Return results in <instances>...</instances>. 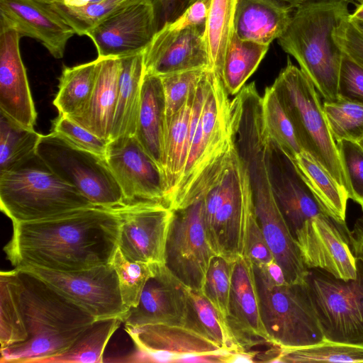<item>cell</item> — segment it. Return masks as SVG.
Masks as SVG:
<instances>
[{
	"mask_svg": "<svg viewBox=\"0 0 363 363\" xmlns=\"http://www.w3.org/2000/svg\"><path fill=\"white\" fill-rule=\"evenodd\" d=\"M36 153L56 175L93 205L111 209L125 205L105 157L80 149L52 132L42 135Z\"/></svg>",
	"mask_w": 363,
	"mask_h": 363,
	"instance_id": "obj_9",
	"label": "cell"
},
{
	"mask_svg": "<svg viewBox=\"0 0 363 363\" xmlns=\"http://www.w3.org/2000/svg\"><path fill=\"white\" fill-rule=\"evenodd\" d=\"M363 0H351L352 4H355V2H357L358 4L361 3Z\"/></svg>",
	"mask_w": 363,
	"mask_h": 363,
	"instance_id": "obj_58",
	"label": "cell"
},
{
	"mask_svg": "<svg viewBox=\"0 0 363 363\" xmlns=\"http://www.w3.org/2000/svg\"><path fill=\"white\" fill-rule=\"evenodd\" d=\"M349 18L353 21L363 22V1L358 4L352 13L349 14Z\"/></svg>",
	"mask_w": 363,
	"mask_h": 363,
	"instance_id": "obj_53",
	"label": "cell"
},
{
	"mask_svg": "<svg viewBox=\"0 0 363 363\" xmlns=\"http://www.w3.org/2000/svg\"><path fill=\"white\" fill-rule=\"evenodd\" d=\"M0 203L12 223L43 220L96 206L56 175L38 155L14 170L0 173Z\"/></svg>",
	"mask_w": 363,
	"mask_h": 363,
	"instance_id": "obj_6",
	"label": "cell"
},
{
	"mask_svg": "<svg viewBox=\"0 0 363 363\" xmlns=\"http://www.w3.org/2000/svg\"><path fill=\"white\" fill-rule=\"evenodd\" d=\"M255 213L275 261L289 284L305 283L308 269L274 195L253 199Z\"/></svg>",
	"mask_w": 363,
	"mask_h": 363,
	"instance_id": "obj_24",
	"label": "cell"
},
{
	"mask_svg": "<svg viewBox=\"0 0 363 363\" xmlns=\"http://www.w3.org/2000/svg\"><path fill=\"white\" fill-rule=\"evenodd\" d=\"M350 231L346 222L323 213L306 220L294 238L308 269H322L347 281L357 274Z\"/></svg>",
	"mask_w": 363,
	"mask_h": 363,
	"instance_id": "obj_13",
	"label": "cell"
},
{
	"mask_svg": "<svg viewBox=\"0 0 363 363\" xmlns=\"http://www.w3.org/2000/svg\"><path fill=\"white\" fill-rule=\"evenodd\" d=\"M206 26L188 25L179 19L157 30L143 52L145 72L156 76L209 69Z\"/></svg>",
	"mask_w": 363,
	"mask_h": 363,
	"instance_id": "obj_17",
	"label": "cell"
},
{
	"mask_svg": "<svg viewBox=\"0 0 363 363\" xmlns=\"http://www.w3.org/2000/svg\"><path fill=\"white\" fill-rule=\"evenodd\" d=\"M0 17L21 37L40 42L56 59L62 58L73 29L54 11L36 0H0Z\"/></svg>",
	"mask_w": 363,
	"mask_h": 363,
	"instance_id": "obj_23",
	"label": "cell"
},
{
	"mask_svg": "<svg viewBox=\"0 0 363 363\" xmlns=\"http://www.w3.org/2000/svg\"><path fill=\"white\" fill-rule=\"evenodd\" d=\"M51 132L80 149L106 157L109 142L97 137L65 115L59 114L53 120Z\"/></svg>",
	"mask_w": 363,
	"mask_h": 363,
	"instance_id": "obj_46",
	"label": "cell"
},
{
	"mask_svg": "<svg viewBox=\"0 0 363 363\" xmlns=\"http://www.w3.org/2000/svg\"><path fill=\"white\" fill-rule=\"evenodd\" d=\"M111 264L117 274L124 306L128 310L137 306L146 282L155 273L159 264L128 260L119 248Z\"/></svg>",
	"mask_w": 363,
	"mask_h": 363,
	"instance_id": "obj_41",
	"label": "cell"
},
{
	"mask_svg": "<svg viewBox=\"0 0 363 363\" xmlns=\"http://www.w3.org/2000/svg\"><path fill=\"white\" fill-rule=\"evenodd\" d=\"M120 230L116 208H82L43 220L13 223L4 251L14 267L82 271L111 263Z\"/></svg>",
	"mask_w": 363,
	"mask_h": 363,
	"instance_id": "obj_1",
	"label": "cell"
},
{
	"mask_svg": "<svg viewBox=\"0 0 363 363\" xmlns=\"http://www.w3.org/2000/svg\"><path fill=\"white\" fill-rule=\"evenodd\" d=\"M18 32L0 17V111L34 129L37 113L19 49Z\"/></svg>",
	"mask_w": 363,
	"mask_h": 363,
	"instance_id": "obj_20",
	"label": "cell"
},
{
	"mask_svg": "<svg viewBox=\"0 0 363 363\" xmlns=\"http://www.w3.org/2000/svg\"><path fill=\"white\" fill-rule=\"evenodd\" d=\"M101 0H61L58 2L53 3H60L67 6H82L86 5L94 2H97Z\"/></svg>",
	"mask_w": 363,
	"mask_h": 363,
	"instance_id": "obj_54",
	"label": "cell"
},
{
	"mask_svg": "<svg viewBox=\"0 0 363 363\" xmlns=\"http://www.w3.org/2000/svg\"><path fill=\"white\" fill-rule=\"evenodd\" d=\"M28 338L20 296L17 269L0 273L1 350L23 342Z\"/></svg>",
	"mask_w": 363,
	"mask_h": 363,
	"instance_id": "obj_32",
	"label": "cell"
},
{
	"mask_svg": "<svg viewBox=\"0 0 363 363\" xmlns=\"http://www.w3.org/2000/svg\"><path fill=\"white\" fill-rule=\"evenodd\" d=\"M190 289L164 264H157L147 280L137 306L128 310L125 327L164 324L185 325Z\"/></svg>",
	"mask_w": 363,
	"mask_h": 363,
	"instance_id": "obj_21",
	"label": "cell"
},
{
	"mask_svg": "<svg viewBox=\"0 0 363 363\" xmlns=\"http://www.w3.org/2000/svg\"><path fill=\"white\" fill-rule=\"evenodd\" d=\"M226 322L241 352L271 344L261 314L254 265L248 257L234 262Z\"/></svg>",
	"mask_w": 363,
	"mask_h": 363,
	"instance_id": "obj_19",
	"label": "cell"
},
{
	"mask_svg": "<svg viewBox=\"0 0 363 363\" xmlns=\"http://www.w3.org/2000/svg\"><path fill=\"white\" fill-rule=\"evenodd\" d=\"M356 264L353 279L308 269L306 282L325 340L363 347V264Z\"/></svg>",
	"mask_w": 363,
	"mask_h": 363,
	"instance_id": "obj_10",
	"label": "cell"
},
{
	"mask_svg": "<svg viewBox=\"0 0 363 363\" xmlns=\"http://www.w3.org/2000/svg\"><path fill=\"white\" fill-rule=\"evenodd\" d=\"M234 262L215 256L210 264L202 294L226 318Z\"/></svg>",
	"mask_w": 363,
	"mask_h": 363,
	"instance_id": "obj_44",
	"label": "cell"
},
{
	"mask_svg": "<svg viewBox=\"0 0 363 363\" xmlns=\"http://www.w3.org/2000/svg\"><path fill=\"white\" fill-rule=\"evenodd\" d=\"M135 350L125 362H181L201 355L230 353L203 335L184 325L152 324L125 327Z\"/></svg>",
	"mask_w": 363,
	"mask_h": 363,
	"instance_id": "obj_18",
	"label": "cell"
},
{
	"mask_svg": "<svg viewBox=\"0 0 363 363\" xmlns=\"http://www.w3.org/2000/svg\"><path fill=\"white\" fill-rule=\"evenodd\" d=\"M351 20V19H350ZM352 21V20H351ZM359 30L363 33V22L362 21H353Z\"/></svg>",
	"mask_w": 363,
	"mask_h": 363,
	"instance_id": "obj_56",
	"label": "cell"
},
{
	"mask_svg": "<svg viewBox=\"0 0 363 363\" xmlns=\"http://www.w3.org/2000/svg\"><path fill=\"white\" fill-rule=\"evenodd\" d=\"M14 268L26 270L41 279L95 320L118 318L123 323L128 315L111 263L76 272L35 267Z\"/></svg>",
	"mask_w": 363,
	"mask_h": 363,
	"instance_id": "obj_11",
	"label": "cell"
},
{
	"mask_svg": "<svg viewBox=\"0 0 363 363\" xmlns=\"http://www.w3.org/2000/svg\"><path fill=\"white\" fill-rule=\"evenodd\" d=\"M121 323L118 318L95 320L67 350L39 363L104 362L105 348Z\"/></svg>",
	"mask_w": 363,
	"mask_h": 363,
	"instance_id": "obj_33",
	"label": "cell"
},
{
	"mask_svg": "<svg viewBox=\"0 0 363 363\" xmlns=\"http://www.w3.org/2000/svg\"><path fill=\"white\" fill-rule=\"evenodd\" d=\"M157 32L150 0H130L90 30L98 57L121 58L143 52Z\"/></svg>",
	"mask_w": 363,
	"mask_h": 363,
	"instance_id": "obj_15",
	"label": "cell"
},
{
	"mask_svg": "<svg viewBox=\"0 0 363 363\" xmlns=\"http://www.w3.org/2000/svg\"><path fill=\"white\" fill-rule=\"evenodd\" d=\"M254 270L262 318L272 345L293 349L324 342L306 282L275 284L255 265Z\"/></svg>",
	"mask_w": 363,
	"mask_h": 363,
	"instance_id": "obj_8",
	"label": "cell"
},
{
	"mask_svg": "<svg viewBox=\"0 0 363 363\" xmlns=\"http://www.w3.org/2000/svg\"><path fill=\"white\" fill-rule=\"evenodd\" d=\"M245 255L257 267L264 266L275 260L264 237L255 213L252 217L248 229Z\"/></svg>",
	"mask_w": 363,
	"mask_h": 363,
	"instance_id": "obj_49",
	"label": "cell"
},
{
	"mask_svg": "<svg viewBox=\"0 0 363 363\" xmlns=\"http://www.w3.org/2000/svg\"><path fill=\"white\" fill-rule=\"evenodd\" d=\"M336 146L348 199L363 209V147L349 140H340Z\"/></svg>",
	"mask_w": 363,
	"mask_h": 363,
	"instance_id": "obj_45",
	"label": "cell"
},
{
	"mask_svg": "<svg viewBox=\"0 0 363 363\" xmlns=\"http://www.w3.org/2000/svg\"><path fill=\"white\" fill-rule=\"evenodd\" d=\"M281 1L290 4L294 8H296L298 6L302 4L305 2L310 1H315V0H281ZM344 1H347L350 3H352L351 0H344Z\"/></svg>",
	"mask_w": 363,
	"mask_h": 363,
	"instance_id": "obj_55",
	"label": "cell"
},
{
	"mask_svg": "<svg viewBox=\"0 0 363 363\" xmlns=\"http://www.w3.org/2000/svg\"><path fill=\"white\" fill-rule=\"evenodd\" d=\"M119 59L121 70L111 140L121 136L135 135L145 74L143 52Z\"/></svg>",
	"mask_w": 363,
	"mask_h": 363,
	"instance_id": "obj_28",
	"label": "cell"
},
{
	"mask_svg": "<svg viewBox=\"0 0 363 363\" xmlns=\"http://www.w3.org/2000/svg\"><path fill=\"white\" fill-rule=\"evenodd\" d=\"M359 143L361 144V145L363 147V138H362V139Z\"/></svg>",
	"mask_w": 363,
	"mask_h": 363,
	"instance_id": "obj_59",
	"label": "cell"
},
{
	"mask_svg": "<svg viewBox=\"0 0 363 363\" xmlns=\"http://www.w3.org/2000/svg\"><path fill=\"white\" fill-rule=\"evenodd\" d=\"M277 362H363V347L325 340L293 349H280Z\"/></svg>",
	"mask_w": 363,
	"mask_h": 363,
	"instance_id": "obj_39",
	"label": "cell"
},
{
	"mask_svg": "<svg viewBox=\"0 0 363 363\" xmlns=\"http://www.w3.org/2000/svg\"><path fill=\"white\" fill-rule=\"evenodd\" d=\"M292 161L324 211L345 223L348 199L346 191L309 153L302 151Z\"/></svg>",
	"mask_w": 363,
	"mask_h": 363,
	"instance_id": "obj_30",
	"label": "cell"
},
{
	"mask_svg": "<svg viewBox=\"0 0 363 363\" xmlns=\"http://www.w3.org/2000/svg\"><path fill=\"white\" fill-rule=\"evenodd\" d=\"M36 1L43 2V3H53V2H58L61 0H36Z\"/></svg>",
	"mask_w": 363,
	"mask_h": 363,
	"instance_id": "obj_57",
	"label": "cell"
},
{
	"mask_svg": "<svg viewBox=\"0 0 363 363\" xmlns=\"http://www.w3.org/2000/svg\"><path fill=\"white\" fill-rule=\"evenodd\" d=\"M16 269L28 338L1 350L0 362L39 363L67 350L95 319L41 279Z\"/></svg>",
	"mask_w": 363,
	"mask_h": 363,
	"instance_id": "obj_3",
	"label": "cell"
},
{
	"mask_svg": "<svg viewBox=\"0 0 363 363\" xmlns=\"http://www.w3.org/2000/svg\"><path fill=\"white\" fill-rule=\"evenodd\" d=\"M203 198L174 211L164 255L167 269L185 286L199 293H202L211 260L217 256L205 230Z\"/></svg>",
	"mask_w": 363,
	"mask_h": 363,
	"instance_id": "obj_12",
	"label": "cell"
},
{
	"mask_svg": "<svg viewBox=\"0 0 363 363\" xmlns=\"http://www.w3.org/2000/svg\"><path fill=\"white\" fill-rule=\"evenodd\" d=\"M272 86L294 127L302 150L324 167L346 191L336 143L311 81L288 58L286 66Z\"/></svg>",
	"mask_w": 363,
	"mask_h": 363,
	"instance_id": "obj_7",
	"label": "cell"
},
{
	"mask_svg": "<svg viewBox=\"0 0 363 363\" xmlns=\"http://www.w3.org/2000/svg\"><path fill=\"white\" fill-rule=\"evenodd\" d=\"M257 267L259 268L263 274L274 284H283L286 282L281 267L275 260L264 266Z\"/></svg>",
	"mask_w": 363,
	"mask_h": 363,
	"instance_id": "obj_52",
	"label": "cell"
},
{
	"mask_svg": "<svg viewBox=\"0 0 363 363\" xmlns=\"http://www.w3.org/2000/svg\"><path fill=\"white\" fill-rule=\"evenodd\" d=\"M349 236L355 258L363 264V216L356 220Z\"/></svg>",
	"mask_w": 363,
	"mask_h": 363,
	"instance_id": "obj_51",
	"label": "cell"
},
{
	"mask_svg": "<svg viewBox=\"0 0 363 363\" xmlns=\"http://www.w3.org/2000/svg\"><path fill=\"white\" fill-rule=\"evenodd\" d=\"M294 9L281 0H237L234 32L240 39L269 45L285 31Z\"/></svg>",
	"mask_w": 363,
	"mask_h": 363,
	"instance_id": "obj_26",
	"label": "cell"
},
{
	"mask_svg": "<svg viewBox=\"0 0 363 363\" xmlns=\"http://www.w3.org/2000/svg\"><path fill=\"white\" fill-rule=\"evenodd\" d=\"M96 67L97 59L71 67H64L53 101L59 114L72 115L87 102L94 86Z\"/></svg>",
	"mask_w": 363,
	"mask_h": 363,
	"instance_id": "obj_36",
	"label": "cell"
},
{
	"mask_svg": "<svg viewBox=\"0 0 363 363\" xmlns=\"http://www.w3.org/2000/svg\"><path fill=\"white\" fill-rule=\"evenodd\" d=\"M164 132L165 103L161 79L145 72L135 136L162 173Z\"/></svg>",
	"mask_w": 363,
	"mask_h": 363,
	"instance_id": "obj_27",
	"label": "cell"
},
{
	"mask_svg": "<svg viewBox=\"0 0 363 363\" xmlns=\"http://www.w3.org/2000/svg\"><path fill=\"white\" fill-rule=\"evenodd\" d=\"M120 70L119 58L98 57L95 84L89 100L79 111L67 116L107 142L112 135Z\"/></svg>",
	"mask_w": 363,
	"mask_h": 363,
	"instance_id": "obj_25",
	"label": "cell"
},
{
	"mask_svg": "<svg viewBox=\"0 0 363 363\" xmlns=\"http://www.w3.org/2000/svg\"><path fill=\"white\" fill-rule=\"evenodd\" d=\"M344 0H315L294 10L291 19L277 39L284 52L292 55L325 101H335L343 51L334 34L350 14Z\"/></svg>",
	"mask_w": 363,
	"mask_h": 363,
	"instance_id": "obj_4",
	"label": "cell"
},
{
	"mask_svg": "<svg viewBox=\"0 0 363 363\" xmlns=\"http://www.w3.org/2000/svg\"><path fill=\"white\" fill-rule=\"evenodd\" d=\"M130 0H101L82 6L43 3L57 13L74 31L84 35Z\"/></svg>",
	"mask_w": 363,
	"mask_h": 363,
	"instance_id": "obj_40",
	"label": "cell"
},
{
	"mask_svg": "<svg viewBox=\"0 0 363 363\" xmlns=\"http://www.w3.org/2000/svg\"><path fill=\"white\" fill-rule=\"evenodd\" d=\"M237 0H211L208 11L205 36L209 69L220 75L226 49L234 32Z\"/></svg>",
	"mask_w": 363,
	"mask_h": 363,
	"instance_id": "obj_37",
	"label": "cell"
},
{
	"mask_svg": "<svg viewBox=\"0 0 363 363\" xmlns=\"http://www.w3.org/2000/svg\"><path fill=\"white\" fill-rule=\"evenodd\" d=\"M325 117L335 143L342 140L359 142L363 138V106L338 99L325 101Z\"/></svg>",
	"mask_w": 363,
	"mask_h": 363,
	"instance_id": "obj_42",
	"label": "cell"
},
{
	"mask_svg": "<svg viewBox=\"0 0 363 363\" xmlns=\"http://www.w3.org/2000/svg\"><path fill=\"white\" fill-rule=\"evenodd\" d=\"M41 136L0 111V173L14 170L36 155Z\"/></svg>",
	"mask_w": 363,
	"mask_h": 363,
	"instance_id": "obj_35",
	"label": "cell"
},
{
	"mask_svg": "<svg viewBox=\"0 0 363 363\" xmlns=\"http://www.w3.org/2000/svg\"><path fill=\"white\" fill-rule=\"evenodd\" d=\"M121 220L118 248L130 261L164 264L174 210L162 202L143 201L116 208Z\"/></svg>",
	"mask_w": 363,
	"mask_h": 363,
	"instance_id": "obj_14",
	"label": "cell"
},
{
	"mask_svg": "<svg viewBox=\"0 0 363 363\" xmlns=\"http://www.w3.org/2000/svg\"><path fill=\"white\" fill-rule=\"evenodd\" d=\"M337 97L363 106V66L345 52L339 72Z\"/></svg>",
	"mask_w": 363,
	"mask_h": 363,
	"instance_id": "obj_47",
	"label": "cell"
},
{
	"mask_svg": "<svg viewBox=\"0 0 363 363\" xmlns=\"http://www.w3.org/2000/svg\"><path fill=\"white\" fill-rule=\"evenodd\" d=\"M268 159L274 198L294 237L306 220L326 212L298 173L294 162L272 141Z\"/></svg>",
	"mask_w": 363,
	"mask_h": 363,
	"instance_id": "obj_22",
	"label": "cell"
},
{
	"mask_svg": "<svg viewBox=\"0 0 363 363\" xmlns=\"http://www.w3.org/2000/svg\"><path fill=\"white\" fill-rule=\"evenodd\" d=\"M335 40L340 48L363 66V33L347 16L336 28Z\"/></svg>",
	"mask_w": 363,
	"mask_h": 363,
	"instance_id": "obj_48",
	"label": "cell"
},
{
	"mask_svg": "<svg viewBox=\"0 0 363 363\" xmlns=\"http://www.w3.org/2000/svg\"><path fill=\"white\" fill-rule=\"evenodd\" d=\"M105 157L125 205L143 201L166 204L162 171L135 135L121 136L109 141Z\"/></svg>",
	"mask_w": 363,
	"mask_h": 363,
	"instance_id": "obj_16",
	"label": "cell"
},
{
	"mask_svg": "<svg viewBox=\"0 0 363 363\" xmlns=\"http://www.w3.org/2000/svg\"><path fill=\"white\" fill-rule=\"evenodd\" d=\"M184 326L207 337L225 351L241 352L225 318L201 293L191 289Z\"/></svg>",
	"mask_w": 363,
	"mask_h": 363,
	"instance_id": "obj_34",
	"label": "cell"
},
{
	"mask_svg": "<svg viewBox=\"0 0 363 363\" xmlns=\"http://www.w3.org/2000/svg\"><path fill=\"white\" fill-rule=\"evenodd\" d=\"M269 45L240 39L233 32L225 54L221 79L230 95H236L255 72Z\"/></svg>",
	"mask_w": 363,
	"mask_h": 363,
	"instance_id": "obj_31",
	"label": "cell"
},
{
	"mask_svg": "<svg viewBox=\"0 0 363 363\" xmlns=\"http://www.w3.org/2000/svg\"><path fill=\"white\" fill-rule=\"evenodd\" d=\"M203 199V223L213 252L230 262L245 256L255 210L248 171L238 148Z\"/></svg>",
	"mask_w": 363,
	"mask_h": 363,
	"instance_id": "obj_5",
	"label": "cell"
},
{
	"mask_svg": "<svg viewBox=\"0 0 363 363\" xmlns=\"http://www.w3.org/2000/svg\"><path fill=\"white\" fill-rule=\"evenodd\" d=\"M155 12L157 30L178 18L196 0H150Z\"/></svg>",
	"mask_w": 363,
	"mask_h": 363,
	"instance_id": "obj_50",
	"label": "cell"
},
{
	"mask_svg": "<svg viewBox=\"0 0 363 363\" xmlns=\"http://www.w3.org/2000/svg\"><path fill=\"white\" fill-rule=\"evenodd\" d=\"M206 69H191L160 77L165 103V125L194 94Z\"/></svg>",
	"mask_w": 363,
	"mask_h": 363,
	"instance_id": "obj_43",
	"label": "cell"
},
{
	"mask_svg": "<svg viewBox=\"0 0 363 363\" xmlns=\"http://www.w3.org/2000/svg\"><path fill=\"white\" fill-rule=\"evenodd\" d=\"M262 119L271 141L294 160L302 152L294 127L272 86L265 89L261 99Z\"/></svg>",
	"mask_w": 363,
	"mask_h": 363,
	"instance_id": "obj_38",
	"label": "cell"
},
{
	"mask_svg": "<svg viewBox=\"0 0 363 363\" xmlns=\"http://www.w3.org/2000/svg\"><path fill=\"white\" fill-rule=\"evenodd\" d=\"M195 91L165 125L162 175L166 204L168 206L186 164L191 113Z\"/></svg>",
	"mask_w": 363,
	"mask_h": 363,
	"instance_id": "obj_29",
	"label": "cell"
},
{
	"mask_svg": "<svg viewBox=\"0 0 363 363\" xmlns=\"http://www.w3.org/2000/svg\"><path fill=\"white\" fill-rule=\"evenodd\" d=\"M228 96L221 76L207 69L193 99L186 164L169 205L174 211L202 198L237 150L238 100Z\"/></svg>",
	"mask_w": 363,
	"mask_h": 363,
	"instance_id": "obj_2",
	"label": "cell"
}]
</instances>
